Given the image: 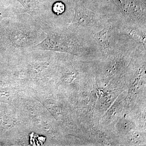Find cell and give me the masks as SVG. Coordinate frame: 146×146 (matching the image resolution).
I'll list each match as a JSON object with an SVG mask.
<instances>
[{
    "instance_id": "6da1fadb",
    "label": "cell",
    "mask_w": 146,
    "mask_h": 146,
    "mask_svg": "<svg viewBox=\"0 0 146 146\" xmlns=\"http://www.w3.org/2000/svg\"><path fill=\"white\" fill-rule=\"evenodd\" d=\"M97 16L96 13L84 8L79 9L76 13V19L79 23L82 25H90L96 21Z\"/></svg>"
},
{
    "instance_id": "7a4b0ae2",
    "label": "cell",
    "mask_w": 146,
    "mask_h": 146,
    "mask_svg": "<svg viewBox=\"0 0 146 146\" xmlns=\"http://www.w3.org/2000/svg\"><path fill=\"white\" fill-rule=\"evenodd\" d=\"M110 28V27L105 28L101 31L94 34V36L99 44L103 48L105 49L109 47Z\"/></svg>"
},
{
    "instance_id": "3957f363",
    "label": "cell",
    "mask_w": 146,
    "mask_h": 146,
    "mask_svg": "<svg viewBox=\"0 0 146 146\" xmlns=\"http://www.w3.org/2000/svg\"><path fill=\"white\" fill-rule=\"evenodd\" d=\"M65 9L64 5L61 3H57L55 4L53 7L54 11L57 14L63 13Z\"/></svg>"
}]
</instances>
